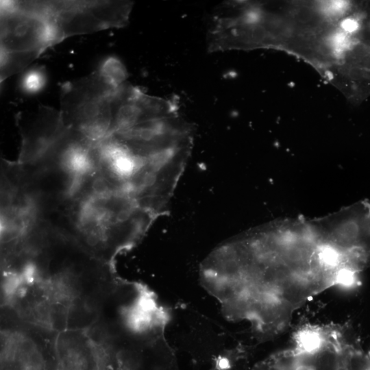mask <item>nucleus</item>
Here are the masks:
<instances>
[{
  "instance_id": "nucleus-1",
  "label": "nucleus",
  "mask_w": 370,
  "mask_h": 370,
  "mask_svg": "<svg viewBox=\"0 0 370 370\" xmlns=\"http://www.w3.org/2000/svg\"><path fill=\"white\" fill-rule=\"evenodd\" d=\"M225 317L258 334L282 331L293 313L328 288L319 245L299 219L274 222L219 246L201 268Z\"/></svg>"
},
{
  "instance_id": "nucleus-2",
  "label": "nucleus",
  "mask_w": 370,
  "mask_h": 370,
  "mask_svg": "<svg viewBox=\"0 0 370 370\" xmlns=\"http://www.w3.org/2000/svg\"><path fill=\"white\" fill-rule=\"evenodd\" d=\"M115 89L97 71L64 84L59 110L63 125L93 141L105 138L110 126V99Z\"/></svg>"
},
{
  "instance_id": "nucleus-3",
  "label": "nucleus",
  "mask_w": 370,
  "mask_h": 370,
  "mask_svg": "<svg viewBox=\"0 0 370 370\" xmlns=\"http://www.w3.org/2000/svg\"><path fill=\"white\" fill-rule=\"evenodd\" d=\"M323 243L360 273L370 263V201H360L328 217L309 221Z\"/></svg>"
},
{
  "instance_id": "nucleus-4",
  "label": "nucleus",
  "mask_w": 370,
  "mask_h": 370,
  "mask_svg": "<svg viewBox=\"0 0 370 370\" xmlns=\"http://www.w3.org/2000/svg\"><path fill=\"white\" fill-rule=\"evenodd\" d=\"M63 39L53 21L20 1H1V51L43 52Z\"/></svg>"
},
{
  "instance_id": "nucleus-5",
  "label": "nucleus",
  "mask_w": 370,
  "mask_h": 370,
  "mask_svg": "<svg viewBox=\"0 0 370 370\" xmlns=\"http://www.w3.org/2000/svg\"><path fill=\"white\" fill-rule=\"evenodd\" d=\"M55 370H105L106 345L88 328L67 329L53 340Z\"/></svg>"
},
{
  "instance_id": "nucleus-6",
  "label": "nucleus",
  "mask_w": 370,
  "mask_h": 370,
  "mask_svg": "<svg viewBox=\"0 0 370 370\" xmlns=\"http://www.w3.org/2000/svg\"><path fill=\"white\" fill-rule=\"evenodd\" d=\"M41 51H1V81L23 70L41 54Z\"/></svg>"
},
{
  "instance_id": "nucleus-7",
  "label": "nucleus",
  "mask_w": 370,
  "mask_h": 370,
  "mask_svg": "<svg viewBox=\"0 0 370 370\" xmlns=\"http://www.w3.org/2000/svg\"><path fill=\"white\" fill-rule=\"evenodd\" d=\"M97 71L106 82L116 88L123 85L129 75L123 63L114 56L106 58Z\"/></svg>"
},
{
  "instance_id": "nucleus-8",
  "label": "nucleus",
  "mask_w": 370,
  "mask_h": 370,
  "mask_svg": "<svg viewBox=\"0 0 370 370\" xmlns=\"http://www.w3.org/2000/svg\"><path fill=\"white\" fill-rule=\"evenodd\" d=\"M47 82L45 71L41 67L27 71L22 77L21 86L25 92L33 94L40 91Z\"/></svg>"
},
{
  "instance_id": "nucleus-9",
  "label": "nucleus",
  "mask_w": 370,
  "mask_h": 370,
  "mask_svg": "<svg viewBox=\"0 0 370 370\" xmlns=\"http://www.w3.org/2000/svg\"><path fill=\"white\" fill-rule=\"evenodd\" d=\"M252 370H277L268 358L258 363Z\"/></svg>"
}]
</instances>
